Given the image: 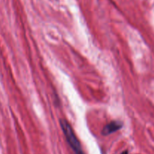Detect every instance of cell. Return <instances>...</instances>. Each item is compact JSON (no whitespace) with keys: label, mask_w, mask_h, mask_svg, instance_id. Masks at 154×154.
<instances>
[{"label":"cell","mask_w":154,"mask_h":154,"mask_svg":"<svg viewBox=\"0 0 154 154\" xmlns=\"http://www.w3.org/2000/svg\"><path fill=\"white\" fill-rule=\"evenodd\" d=\"M60 125H61L63 133L66 136V141H67L68 144H69L71 148L73 150L75 154H85L83 151L80 141H78V138H77L76 135L74 132L70 124L66 120H60Z\"/></svg>","instance_id":"obj_1"},{"label":"cell","mask_w":154,"mask_h":154,"mask_svg":"<svg viewBox=\"0 0 154 154\" xmlns=\"http://www.w3.org/2000/svg\"><path fill=\"white\" fill-rule=\"evenodd\" d=\"M122 124L120 123V122L117 121H113L111 123H108V125L104 127L103 130H102V134L104 135H110V134L113 133V132H116L118 129H120L121 128Z\"/></svg>","instance_id":"obj_2"},{"label":"cell","mask_w":154,"mask_h":154,"mask_svg":"<svg viewBox=\"0 0 154 154\" xmlns=\"http://www.w3.org/2000/svg\"><path fill=\"white\" fill-rule=\"evenodd\" d=\"M121 154H128V151H127V150H126V151H124L123 153H122Z\"/></svg>","instance_id":"obj_3"}]
</instances>
